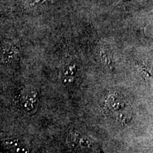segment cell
I'll return each mask as SVG.
<instances>
[{"instance_id":"obj_2","label":"cell","mask_w":153,"mask_h":153,"mask_svg":"<svg viewBox=\"0 0 153 153\" xmlns=\"http://www.w3.org/2000/svg\"><path fill=\"white\" fill-rule=\"evenodd\" d=\"M11 150L13 153H28V148L18 143L11 145Z\"/></svg>"},{"instance_id":"obj_1","label":"cell","mask_w":153,"mask_h":153,"mask_svg":"<svg viewBox=\"0 0 153 153\" xmlns=\"http://www.w3.org/2000/svg\"><path fill=\"white\" fill-rule=\"evenodd\" d=\"M100 57H101V60L102 61V62L104 63V65L108 68L110 70H112L113 67H112V62H111V59H110V57L108 56V54H107L106 51L104 50H101L100 51Z\"/></svg>"}]
</instances>
